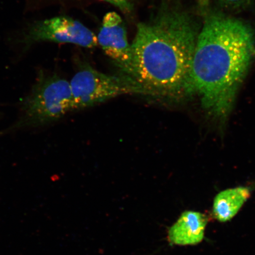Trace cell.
Listing matches in <instances>:
<instances>
[{"label": "cell", "mask_w": 255, "mask_h": 255, "mask_svg": "<svg viewBox=\"0 0 255 255\" xmlns=\"http://www.w3.org/2000/svg\"><path fill=\"white\" fill-rule=\"evenodd\" d=\"M208 218L195 211L184 212L168 232V241L178 246L196 245L205 238Z\"/></svg>", "instance_id": "obj_7"}, {"label": "cell", "mask_w": 255, "mask_h": 255, "mask_svg": "<svg viewBox=\"0 0 255 255\" xmlns=\"http://www.w3.org/2000/svg\"><path fill=\"white\" fill-rule=\"evenodd\" d=\"M44 41L87 48L94 47L98 43L93 32L81 22L67 16L34 22L23 33L20 42L28 49L33 44Z\"/></svg>", "instance_id": "obj_5"}, {"label": "cell", "mask_w": 255, "mask_h": 255, "mask_svg": "<svg viewBox=\"0 0 255 255\" xmlns=\"http://www.w3.org/2000/svg\"><path fill=\"white\" fill-rule=\"evenodd\" d=\"M97 39L106 55L127 75L132 63V49L122 18L117 12L105 14Z\"/></svg>", "instance_id": "obj_6"}, {"label": "cell", "mask_w": 255, "mask_h": 255, "mask_svg": "<svg viewBox=\"0 0 255 255\" xmlns=\"http://www.w3.org/2000/svg\"><path fill=\"white\" fill-rule=\"evenodd\" d=\"M116 6L126 13H129L133 9L131 0H102Z\"/></svg>", "instance_id": "obj_9"}, {"label": "cell", "mask_w": 255, "mask_h": 255, "mask_svg": "<svg viewBox=\"0 0 255 255\" xmlns=\"http://www.w3.org/2000/svg\"><path fill=\"white\" fill-rule=\"evenodd\" d=\"M252 188L239 186L223 190L213 200V214L221 222L234 218L251 197Z\"/></svg>", "instance_id": "obj_8"}, {"label": "cell", "mask_w": 255, "mask_h": 255, "mask_svg": "<svg viewBox=\"0 0 255 255\" xmlns=\"http://www.w3.org/2000/svg\"><path fill=\"white\" fill-rule=\"evenodd\" d=\"M70 84L73 110L91 107L120 95H145L143 89L128 76L119 77L105 75L91 67L79 70Z\"/></svg>", "instance_id": "obj_4"}, {"label": "cell", "mask_w": 255, "mask_h": 255, "mask_svg": "<svg viewBox=\"0 0 255 255\" xmlns=\"http://www.w3.org/2000/svg\"><path fill=\"white\" fill-rule=\"evenodd\" d=\"M255 55L251 28L234 19L213 17L199 32L186 86L206 113L225 122Z\"/></svg>", "instance_id": "obj_1"}, {"label": "cell", "mask_w": 255, "mask_h": 255, "mask_svg": "<svg viewBox=\"0 0 255 255\" xmlns=\"http://www.w3.org/2000/svg\"><path fill=\"white\" fill-rule=\"evenodd\" d=\"M199 34L189 14L162 5L154 17L137 25L132 63L126 76L145 95L172 98L186 94Z\"/></svg>", "instance_id": "obj_2"}, {"label": "cell", "mask_w": 255, "mask_h": 255, "mask_svg": "<svg viewBox=\"0 0 255 255\" xmlns=\"http://www.w3.org/2000/svg\"><path fill=\"white\" fill-rule=\"evenodd\" d=\"M222 2L225 3L226 4L233 6H237L241 5L245 0H222Z\"/></svg>", "instance_id": "obj_10"}, {"label": "cell", "mask_w": 255, "mask_h": 255, "mask_svg": "<svg viewBox=\"0 0 255 255\" xmlns=\"http://www.w3.org/2000/svg\"><path fill=\"white\" fill-rule=\"evenodd\" d=\"M73 110L71 84L56 74L40 71L25 99L17 127L46 125Z\"/></svg>", "instance_id": "obj_3"}]
</instances>
